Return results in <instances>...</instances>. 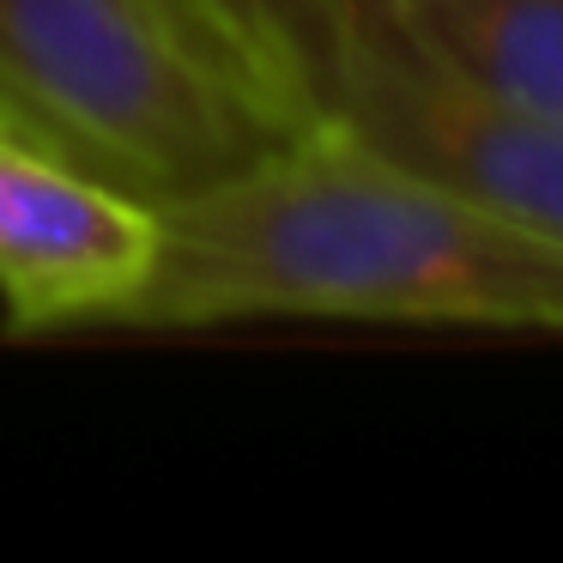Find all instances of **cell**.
Masks as SVG:
<instances>
[{"mask_svg":"<svg viewBox=\"0 0 563 563\" xmlns=\"http://www.w3.org/2000/svg\"><path fill=\"white\" fill-rule=\"evenodd\" d=\"M152 279L115 328L412 321L563 333V243L309 122L249 170L158 207Z\"/></svg>","mask_w":563,"mask_h":563,"instance_id":"6da1fadb","label":"cell"},{"mask_svg":"<svg viewBox=\"0 0 563 563\" xmlns=\"http://www.w3.org/2000/svg\"><path fill=\"white\" fill-rule=\"evenodd\" d=\"M406 43L503 110L563 122V0H376Z\"/></svg>","mask_w":563,"mask_h":563,"instance_id":"5b68a950","label":"cell"},{"mask_svg":"<svg viewBox=\"0 0 563 563\" xmlns=\"http://www.w3.org/2000/svg\"><path fill=\"white\" fill-rule=\"evenodd\" d=\"M176 7L297 128L328 115V67L345 0H176Z\"/></svg>","mask_w":563,"mask_h":563,"instance_id":"8992f818","label":"cell"},{"mask_svg":"<svg viewBox=\"0 0 563 563\" xmlns=\"http://www.w3.org/2000/svg\"><path fill=\"white\" fill-rule=\"evenodd\" d=\"M158 207L0 134V309L7 333L115 328L158 267Z\"/></svg>","mask_w":563,"mask_h":563,"instance_id":"277c9868","label":"cell"},{"mask_svg":"<svg viewBox=\"0 0 563 563\" xmlns=\"http://www.w3.org/2000/svg\"><path fill=\"white\" fill-rule=\"evenodd\" d=\"M0 134L170 207L297 134L176 0H0Z\"/></svg>","mask_w":563,"mask_h":563,"instance_id":"7a4b0ae2","label":"cell"},{"mask_svg":"<svg viewBox=\"0 0 563 563\" xmlns=\"http://www.w3.org/2000/svg\"><path fill=\"white\" fill-rule=\"evenodd\" d=\"M328 122L563 243V122H539L466 91L394 31L376 0L340 7Z\"/></svg>","mask_w":563,"mask_h":563,"instance_id":"3957f363","label":"cell"},{"mask_svg":"<svg viewBox=\"0 0 563 563\" xmlns=\"http://www.w3.org/2000/svg\"><path fill=\"white\" fill-rule=\"evenodd\" d=\"M200 37H207V31H200Z\"/></svg>","mask_w":563,"mask_h":563,"instance_id":"52a82bcc","label":"cell"}]
</instances>
